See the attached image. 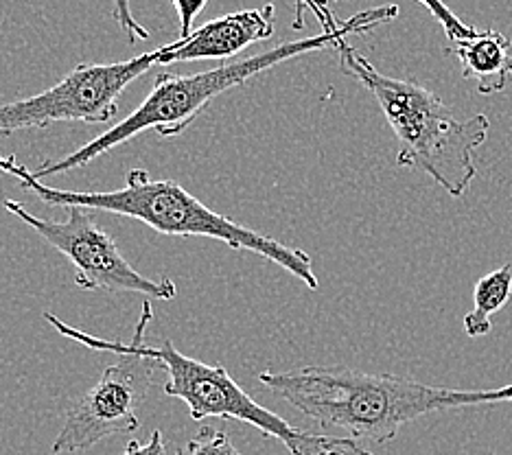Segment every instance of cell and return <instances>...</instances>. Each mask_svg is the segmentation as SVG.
<instances>
[{"instance_id":"obj_18","label":"cell","mask_w":512,"mask_h":455,"mask_svg":"<svg viewBox=\"0 0 512 455\" xmlns=\"http://www.w3.org/2000/svg\"><path fill=\"white\" fill-rule=\"evenodd\" d=\"M121 455H167L165 440H162V434L156 429L154 434H151L149 442H145V445H143V442H138V440H132Z\"/></svg>"},{"instance_id":"obj_6","label":"cell","mask_w":512,"mask_h":455,"mask_svg":"<svg viewBox=\"0 0 512 455\" xmlns=\"http://www.w3.org/2000/svg\"><path fill=\"white\" fill-rule=\"evenodd\" d=\"M0 204L73 263L79 289L138 294L147 300L165 302L178 296V287L171 278L162 276L156 280L138 274L121 254L116 241L97 224L90 208L68 206L66 219L57 221L33 215L25 204L9 200V197H0Z\"/></svg>"},{"instance_id":"obj_16","label":"cell","mask_w":512,"mask_h":455,"mask_svg":"<svg viewBox=\"0 0 512 455\" xmlns=\"http://www.w3.org/2000/svg\"><path fill=\"white\" fill-rule=\"evenodd\" d=\"M114 20L119 22L121 31L127 35V42L136 44V42H145L149 40V31L145 27L138 25V20L132 14V5L130 0H114Z\"/></svg>"},{"instance_id":"obj_11","label":"cell","mask_w":512,"mask_h":455,"mask_svg":"<svg viewBox=\"0 0 512 455\" xmlns=\"http://www.w3.org/2000/svg\"><path fill=\"white\" fill-rule=\"evenodd\" d=\"M512 294V265L506 263L475 283V309L464 315V331L469 337H484L491 333V315L502 309Z\"/></svg>"},{"instance_id":"obj_3","label":"cell","mask_w":512,"mask_h":455,"mask_svg":"<svg viewBox=\"0 0 512 455\" xmlns=\"http://www.w3.org/2000/svg\"><path fill=\"white\" fill-rule=\"evenodd\" d=\"M0 171L18 180L25 191L33 193L46 206L68 208L84 206L99 213H112L141 221L151 230L169 237H204L226 243L232 250H248L263 256L270 263L283 267L292 276L302 280L311 291L320 287V280L313 272V259L300 248L265 237L261 232L237 224L226 215L215 213L204 206L178 182L151 180L145 169H132L127 173L125 186L110 193H81L53 189L44 184L27 165L0 151Z\"/></svg>"},{"instance_id":"obj_17","label":"cell","mask_w":512,"mask_h":455,"mask_svg":"<svg viewBox=\"0 0 512 455\" xmlns=\"http://www.w3.org/2000/svg\"><path fill=\"white\" fill-rule=\"evenodd\" d=\"M180 18V38H189L193 33V22L202 14L208 0H171Z\"/></svg>"},{"instance_id":"obj_2","label":"cell","mask_w":512,"mask_h":455,"mask_svg":"<svg viewBox=\"0 0 512 455\" xmlns=\"http://www.w3.org/2000/svg\"><path fill=\"white\" fill-rule=\"evenodd\" d=\"M397 16V5L366 9L359 11L353 18H348L346 22H340V27L335 31H322L320 35H313V38L278 44L274 49L250 55L246 60L221 64L217 68L204 70V73L195 75L160 73L145 101L138 105L130 116H125L121 123L110 127L108 132L88 140L84 147L75 149L73 154H68L55 162H42L33 173H36L40 180H44L49 178V175H62L66 171L86 167L92 160L108 154L114 147L127 143V140L134 138L136 134H143L149 130H154L160 138H176L184 130H189L197 121V116H200L219 95H224L226 90L248 84L256 75L292 60V57L337 46L346 40V35L366 33L379 25H386V22H392Z\"/></svg>"},{"instance_id":"obj_13","label":"cell","mask_w":512,"mask_h":455,"mask_svg":"<svg viewBox=\"0 0 512 455\" xmlns=\"http://www.w3.org/2000/svg\"><path fill=\"white\" fill-rule=\"evenodd\" d=\"M178 455H241L232 445L226 431L215 427H202L197 434L186 442Z\"/></svg>"},{"instance_id":"obj_15","label":"cell","mask_w":512,"mask_h":455,"mask_svg":"<svg viewBox=\"0 0 512 455\" xmlns=\"http://www.w3.org/2000/svg\"><path fill=\"white\" fill-rule=\"evenodd\" d=\"M313 11V16L318 18V22L322 25L324 31H335L340 27V22L335 20L333 11H331V3L329 0H296V14H294V29H305V11Z\"/></svg>"},{"instance_id":"obj_9","label":"cell","mask_w":512,"mask_h":455,"mask_svg":"<svg viewBox=\"0 0 512 455\" xmlns=\"http://www.w3.org/2000/svg\"><path fill=\"white\" fill-rule=\"evenodd\" d=\"M274 35V5L261 9L235 11L215 18L193 31L189 38H178L160 49L158 64H180L200 60H226L256 42H265Z\"/></svg>"},{"instance_id":"obj_12","label":"cell","mask_w":512,"mask_h":455,"mask_svg":"<svg viewBox=\"0 0 512 455\" xmlns=\"http://www.w3.org/2000/svg\"><path fill=\"white\" fill-rule=\"evenodd\" d=\"M292 455H372L355 438H335L302 431Z\"/></svg>"},{"instance_id":"obj_8","label":"cell","mask_w":512,"mask_h":455,"mask_svg":"<svg viewBox=\"0 0 512 455\" xmlns=\"http://www.w3.org/2000/svg\"><path fill=\"white\" fill-rule=\"evenodd\" d=\"M156 361L141 353H121L116 364L103 368L101 379L68 405L64 425L51 453L88 451L101 440L132 434L141 427L136 410L147 399Z\"/></svg>"},{"instance_id":"obj_4","label":"cell","mask_w":512,"mask_h":455,"mask_svg":"<svg viewBox=\"0 0 512 455\" xmlns=\"http://www.w3.org/2000/svg\"><path fill=\"white\" fill-rule=\"evenodd\" d=\"M335 49L340 51L344 75L359 81L377 99L397 136V165L425 171L451 197L467 193L477 175L473 154L491 132L488 116L475 114L458 119L432 90L410 79L379 73L346 40Z\"/></svg>"},{"instance_id":"obj_7","label":"cell","mask_w":512,"mask_h":455,"mask_svg":"<svg viewBox=\"0 0 512 455\" xmlns=\"http://www.w3.org/2000/svg\"><path fill=\"white\" fill-rule=\"evenodd\" d=\"M160 49L114 64H79L62 81L29 99L0 103V134L44 130L55 123H108L125 88L158 64Z\"/></svg>"},{"instance_id":"obj_1","label":"cell","mask_w":512,"mask_h":455,"mask_svg":"<svg viewBox=\"0 0 512 455\" xmlns=\"http://www.w3.org/2000/svg\"><path fill=\"white\" fill-rule=\"evenodd\" d=\"M259 383L322 427H340L375 445L397 438L412 420L493 403H512V385L493 390H453L399 375H375L344 366H305L261 372Z\"/></svg>"},{"instance_id":"obj_5","label":"cell","mask_w":512,"mask_h":455,"mask_svg":"<svg viewBox=\"0 0 512 455\" xmlns=\"http://www.w3.org/2000/svg\"><path fill=\"white\" fill-rule=\"evenodd\" d=\"M151 318H154V309H151V302L145 300L143 315L136 324L132 342H110L75 329V326L62 322L53 313H44V320L55 326L57 333L68 337V340L84 344L90 350H106V353L116 355L141 353L149 359H154L156 364L167 372L165 394L184 401L193 420H239V423H248L263 431L265 436L281 440L289 451L296 447L302 431L294 429L285 418L270 412L261 403H256L252 396L230 377L226 366L202 364V361L182 355L171 342H162L160 346H147L145 333Z\"/></svg>"},{"instance_id":"obj_10","label":"cell","mask_w":512,"mask_h":455,"mask_svg":"<svg viewBox=\"0 0 512 455\" xmlns=\"http://www.w3.org/2000/svg\"><path fill=\"white\" fill-rule=\"evenodd\" d=\"M462 64V77L473 79L480 95L504 92L512 77V42L495 29L475 31L469 38L449 42Z\"/></svg>"},{"instance_id":"obj_14","label":"cell","mask_w":512,"mask_h":455,"mask_svg":"<svg viewBox=\"0 0 512 455\" xmlns=\"http://www.w3.org/2000/svg\"><path fill=\"white\" fill-rule=\"evenodd\" d=\"M416 3H421L423 7L429 9V14L436 18V22L442 27V31H445L449 42H456L460 38H469V35L475 33L473 27L464 25V22L456 14H453V11L445 5V0H416Z\"/></svg>"}]
</instances>
